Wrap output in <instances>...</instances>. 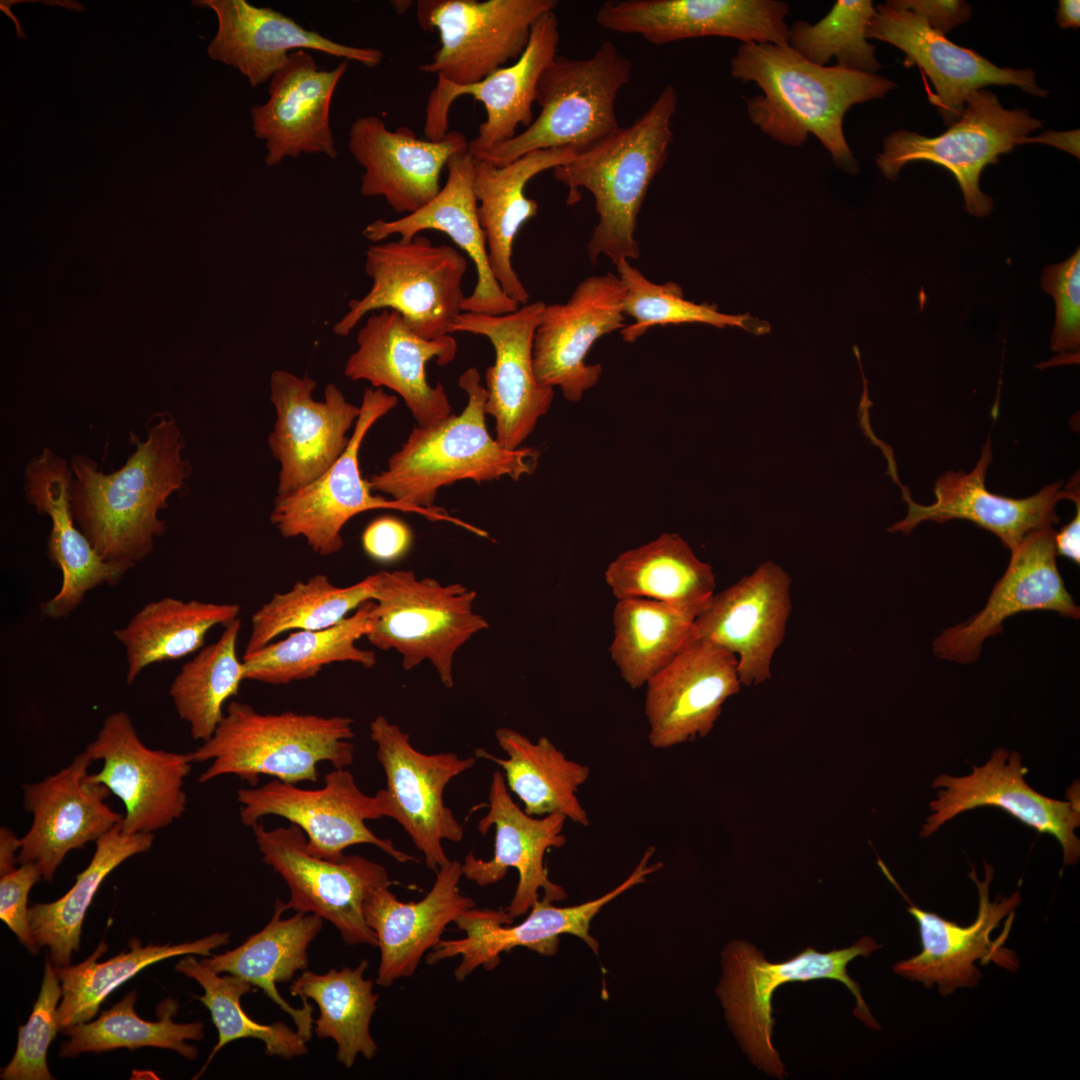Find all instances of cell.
<instances>
[{"label": "cell", "instance_id": "obj_47", "mask_svg": "<svg viewBox=\"0 0 1080 1080\" xmlns=\"http://www.w3.org/2000/svg\"><path fill=\"white\" fill-rule=\"evenodd\" d=\"M229 942L228 932H215L177 945L142 946L139 940L133 938L129 942V952L97 963V959L108 950L106 943L101 941L93 954L78 965L54 966L62 986V1000L58 1007L61 1029L90 1021L116 988L145 967L180 955L212 956L213 949Z\"/></svg>", "mask_w": 1080, "mask_h": 1080}, {"label": "cell", "instance_id": "obj_57", "mask_svg": "<svg viewBox=\"0 0 1080 1080\" xmlns=\"http://www.w3.org/2000/svg\"><path fill=\"white\" fill-rule=\"evenodd\" d=\"M40 878L39 864L28 862L0 879V918L32 954H37L39 947L31 931L27 903L31 888Z\"/></svg>", "mask_w": 1080, "mask_h": 1080}, {"label": "cell", "instance_id": "obj_14", "mask_svg": "<svg viewBox=\"0 0 1080 1080\" xmlns=\"http://www.w3.org/2000/svg\"><path fill=\"white\" fill-rule=\"evenodd\" d=\"M251 828L262 860L289 888L286 910L313 913L327 920L347 944L377 947L363 904L372 890L391 886L384 866L357 855L338 860L317 857L307 850L306 836L294 824L267 829L260 821Z\"/></svg>", "mask_w": 1080, "mask_h": 1080}, {"label": "cell", "instance_id": "obj_4", "mask_svg": "<svg viewBox=\"0 0 1080 1080\" xmlns=\"http://www.w3.org/2000/svg\"><path fill=\"white\" fill-rule=\"evenodd\" d=\"M458 385L468 396L463 411L427 427L416 425L387 467L368 480L373 492L431 508L438 490L457 481L480 484L503 476L518 481L536 470L537 449L508 450L490 435L485 420L487 390L477 369L462 373Z\"/></svg>", "mask_w": 1080, "mask_h": 1080}, {"label": "cell", "instance_id": "obj_40", "mask_svg": "<svg viewBox=\"0 0 1080 1080\" xmlns=\"http://www.w3.org/2000/svg\"><path fill=\"white\" fill-rule=\"evenodd\" d=\"M284 902L276 899L274 913L267 925L241 945L201 962L216 973L226 972L242 978L285 1011L294 1021L297 1032L308 1041L312 1036L313 1008L304 1003L292 1007L278 992L277 984L290 981L297 971L308 966V947L319 934L323 919L313 913L297 911L282 919Z\"/></svg>", "mask_w": 1080, "mask_h": 1080}, {"label": "cell", "instance_id": "obj_1", "mask_svg": "<svg viewBox=\"0 0 1080 1080\" xmlns=\"http://www.w3.org/2000/svg\"><path fill=\"white\" fill-rule=\"evenodd\" d=\"M131 442L134 452L109 474L87 455L75 454L69 501L77 527L101 558L134 567L164 534L158 513L183 488L190 466L182 457L181 429L170 414H155L147 422L146 439L131 433Z\"/></svg>", "mask_w": 1080, "mask_h": 1080}, {"label": "cell", "instance_id": "obj_2", "mask_svg": "<svg viewBox=\"0 0 1080 1080\" xmlns=\"http://www.w3.org/2000/svg\"><path fill=\"white\" fill-rule=\"evenodd\" d=\"M731 75L754 82L762 95L745 99L751 122L772 140L802 146L813 134L834 165L850 174L859 163L847 144L843 120L855 104L881 99L896 87L878 74L820 66L789 45L741 43L730 60Z\"/></svg>", "mask_w": 1080, "mask_h": 1080}, {"label": "cell", "instance_id": "obj_15", "mask_svg": "<svg viewBox=\"0 0 1080 1080\" xmlns=\"http://www.w3.org/2000/svg\"><path fill=\"white\" fill-rule=\"evenodd\" d=\"M878 864L909 902L907 911L918 924L921 940V952L896 963L894 973L920 982L928 989L936 985L939 993L946 997L958 988H974L979 984L982 975L975 966L976 961L982 965L993 962L1011 972L1019 969L1017 955L1004 944L1011 930L1015 909L1022 899L1019 891H1016L1009 897L999 896L996 901H990L989 886L994 875L992 865L984 862V881L977 878L975 867H971L968 876L978 889V913L973 923L961 926L912 904L885 864L881 860Z\"/></svg>", "mask_w": 1080, "mask_h": 1080}, {"label": "cell", "instance_id": "obj_53", "mask_svg": "<svg viewBox=\"0 0 1080 1080\" xmlns=\"http://www.w3.org/2000/svg\"><path fill=\"white\" fill-rule=\"evenodd\" d=\"M616 268L624 288L625 314L634 320L620 331L626 343L635 342L651 327L670 324L700 322L716 327L737 326L757 334L769 330L767 323L748 315L724 314L714 305L688 301L679 284L672 281L654 283L629 261H623Z\"/></svg>", "mask_w": 1080, "mask_h": 1080}, {"label": "cell", "instance_id": "obj_30", "mask_svg": "<svg viewBox=\"0 0 1080 1080\" xmlns=\"http://www.w3.org/2000/svg\"><path fill=\"white\" fill-rule=\"evenodd\" d=\"M559 39L558 20L551 11L536 21L523 54L511 65L469 85L437 81L426 107L427 139L440 140L448 133L450 107L463 95L480 101L486 111V120L480 124L477 136L468 141V151L473 156L513 138L520 125L530 126L538 80L557 56Z\"/></svg>", "mask_w": 1080, "mask_h": 1080}, {"label": "cell", "instance_id": "obj_36", "mask_svg": "<svg viewBox=\"0 0 1080 1080\" xmlns=\"http://www.w3.org/2000/svg\"><path fill=\"white\" fill-rule=\"evenodd\" d=\"M73 472L70 463L44 448L26 466L24 492L28 504L51 520L47 553L62 572L60 590L41 605L52 619L68 616L92 589L116 585L132 567L105 561L77 527L70 509Z\"/></svg>", "mask_w": 1080, "mask_h": 1080}, {"label": "cell", "instance_id": "obj_16", "mask_svg": "<svg viewBox=\"0 0 1080 1080\" xmlns=\"http://www.w3.org/2000/svg\"><path fill=\"white\" fill-rule=\"evenodd\" d=\"M655 849H646L633 872L617 887L601 897L579 905L557 907L544 898L537 900L523 921L513 924L514 919L506 909L470 908L454 922L464 931L461 939L441 940L426 955V962L434 965L444 959L460 956L454 971L457 981H464L478 967L491 971L500 963L502 953L516 947L530 949L542 956H553L559 948V937L571 934L583 940L595 953L598 942L590 935L592 919L615 898L644 883L646 877L661 869V862L649 865Z\"/></svg>", "mask_w": 1080, "mask_h": 1080}, {"label": "cell", "instance_id": "obj_28", "mask_svg": "<svg viewBox=\"0 0 1080 1080\" xmlns=\"http://www.w3.org/2000/svg\"><path fill=\"white\" fill-rule=\"evenodd\" d=\"M645 685L648 740L656 749H667L709 734L723 704L742 684L732 652L690 640Z\"/></svg>", "mask_w": 1080, "mask_h": 1080}, {"label": "cell", "instance_id": "obj_60", "mask_svg": "<svg viewBox=\"0 0 1080 1080\" xmlns=\"http://www.w3.org/2000/svg\"><path fill=\"white\" fill-rule=\"evenodd\" d=\"M1080 532V503H1077V513L1072 521L1064 526L1054 537L1056 554H1060L1075 563L1080 561L1079 550Z\"/></svg>", "mask_w": 1080, "mask_h": 1080}, {"label": "cell", "instance_id": "obj_29", "mask_svg": "<svg viewBox=\"0 0 1080 1080\" xmlns=\"http://www.w3.org/2000/svg\"><path fill=\"white\" fill-rule=\"evenodd\" d=\"M991 461V440L988 439L979 461L970 472L946 471L936 480L933 489L936 501L931 505L914 502L907 490L894 479L901 486L908 509L906 517L888 531H901L907 535L923 521L943 523L964 519L994 533L1006 548L1013 551L1028 534L1059 522L1055 512L1058 501L1069 499L1080 502L1078 473L1063 490L1060 488L1062 482H1057L1023 499L991 493L985 486Z\"/></svg>", "mask_w": 1080, "mask_h": 1080}, {"label": "cell", "instance_id": "obj_46", "mask_svg": "<svg viewBox=\"0 0 1080 1080\" xmlns=\"http://www.w3.org/2000/svg\"><path fill=\"white\" fill-rule=\"evenodd\" d=\"M368 965L362 960L355 968L330 969L324 974L305 970L290 986V993L303 1004L310 998L318 1005L314 1032L318 1038L335 1041L336 1059L346 1068L354 1065L359 1054L372 1059L378 1049L370 1022L379 995L373 992V982L364 978Z\"/></svg>", "mask_w": 1080, "mask_h": 1080}, {"label": "cell", "instance_id": "obj_62", "mask_svg": "<svg viewBox=\"0 0 1080 1080\" xmlns=\"http://www.w3.org/2000/svg\"><path fill=\"white\" fill-rule=\"evenodd\" d=\"M21 842L15 833L5 827L0 828V874L1 876L16 869V852L20 851Z\"/></svg>", "mask_w": 1080, "mask_h": 1080}, {"label": "cell", "instance_id": "obj_22", "mask_svg": "<svg viewBox=\"0 0 1080 1080\" xmlns=\"http://www.w3.org/2000/svg\"><path fill=\"white\" fill-rule=\"evenodd\" d=\"M623 299L618 275L607 272L581 281L565 303L546 304L533 338L537 381L559 387L570 402L595 386L602 366L586 356L598 339L626 326Z\"/></svg>", "mask_w": 1080, "mask_h": 1080}, {"label": "cell", "instance_id": "obj_54", "mask_svg": "<svg viewBox=\"0 0 1080 1080\" xmlns=\"http://www.w3.org/2000/svg\"><path fill=\"white\" fill-rule=\"evenodd\" d=\"M875 12L871 0H838L826 16L811 24L794 21L789 27L788 45L808 61L826 66L832 58L835 66L876 74L881 64L876 47L868 43L866 29Z\"/></svg>", "mask_w": 1080, "mask_h": 1080}, {"label": "cell", "instance_id": "obj_27", "mask_svg": "<svg viewBox=\"0 0 1080 1080\" xmlns=\"http://www.w3.org/2000/svg\"><path fill=\"white\" fill-rule=\"evenodd\" d=\"M488 811L478 821L477 828L485 835L495 829L493 856L484 860L470 851L461 863L462 875L485 887L503 879L509 868L518 872V883L507 913L513 919L525 915L534 903L543 898L561 901L567 893L552 882L544 864L546 852L566 844L563 834L566 817L560 814L532 816L512 799L504 775L495 771L488 794Z\"/></svg>", "mask_w": 1080, "mask_h": 1080}, {"label": "cell", "instance_id": "obj_63", "mask_svg": "<svg viewBox=\"0 0 1080 1080\" xmlns=\"http://www.w3.org/2000/svg\"><path fill=\"white\" fill-rule=\"evenodd\" d=\"M1056 22L1061 28H1078L1080 26V1L1060 0Z\"/></svg>", "mask_w": 1080, "mask_h": 1080}, {"label": "cell", "instance_id": "obj_26", "mask_svg": "<svg viewBox=\"0 0 1080 1080\" xmlns=\"http://www.w3.org/2000/svg\"><path fill=\"white\" fill-rule=\"evenodd\" d=\"M356 341L344 367L348 379L397 393L417 426L436 424L452 414L443 384L431 386L426 377L427 362L435 359L445 366L455 359L458 347L450 334L425 339L406 325L400 313L383 309L366 319Z\"/></svg>", "mask_w": 1080, "mask_h": 1080}, {"label": "cell", "instance_id": "obj_49", "mask_svg": "<svg viewBox=\"0 0 1080 1080\" xmlns=\"http://www.w3.org/2000/svg\"><path fill=\"white\" fill-rule=\"evenodd\" d=\"M376 573L346 587L334 585L327 575L297 581L276 593L251 617V630L243 656L250 655L292 630L329 628L348 617L375 595Z\"/></svg>", "mask_w": 1080, "mask_h": 1080}, {"label": "cell", "instance_id": "obj_17", "mask_svg": "<svg viewBox=\"0 0 1080 1080\" xmlns=\"http://www.w3.org/2000/svg\"><path fill=\"white\" fill-rule=\"evenodd\" d=\"M237 800L245 826L252 827L267 815L282 817L304 832L307 850L317 857L338 860L346 848L370 844L400 863L417 861L368 828L366 821L382 818L377 800L362 792L345 768L327 773L318 789L273 779L260 787L239 789Z\"/></svg>", "mask_w": 1080, "mask_h": 1080}, {"label": "cell", "instance_id": "obj_3", "mask_svg": "<svg viewBox=\"0 0 1080 1080\" xmlns=\"http://www.w3.org/2000/svg\"><path fill=\"white\" fill-rule=\"evenodd\" d=\"M677 102L675 88L667 84L631 125L553 169V176L568 187V205L579 201L580 188L594 196L598 223L588 242L591 262L604 255L617 266L639 257L637 216L666 161Z\"/></svg>", "mask_w": 1080, "mask_h": 1080}, {"label": "cell", "instance_id": "obj_20", "mask_svg": "<svg viewBox=\"0 0 1080 1080\" xmlns=\"http://www.w3.org/2000/svg\"><path fill=\"white\" fill-rule=\"evenodd\" d=\"M1018 752L997 748L982 766H973L969 775H939L932 783L937 798L929 803L933 812L922 826V838L932 835L956 815L983 806L1000 808L1039 833L1057 839L1063 850V865H1074L1080 857L1079 785L1068 790L1069 800L1048 798L1025 781L1028 768Z\"/></svg>", "mask_w": 1080, "mask_h": 1080}, {"label": "cell", "instance_id": "obj_6", "mask_svg": "<svg viewBox=\"0 0 1080 1080\" xmlns=\"http://www.w3.org/2000/svg\"><path fill=\"white\" fill-rule=\"evenodd\" d=\"M632 69L610 40L588 58L556 56L538 80L537 118L513 138L474 157L503 166L535 150L570 148L579 153L592 147L620 128L616 98L630 82Z\"/></svg>", "mask_w": 1080, "mask_h": 1080}, {"label": "cell", "instance_id": "obj_48", "mask_svg": "<svg viewBox=\"0 0 1080 1080\" xmlns=\"http://www.w3.org/2000/svg\"><path fill=\"white\" fill-rule=\"evenodd\" d=\"M694 619L660 601L617 599L610 656L622 679L642 687L690 641Z\"/></svg>", "mask_w": 1080, "mask_h": 1080}, {"label": "cell", "instance_id": "obj_55", "mask_svg": "<svg viewBox=\"0 0 1080 1080\" xmlns=\"http://www.w3.org/2000/svg\"><path fill=\"white\" fill-rule=\"evenodd\" d=\"M54 965L46 960L40 993L29 1020L18 1030V1042L12 1060L2 1069L4 1080H51L47 1050L61 1029L57 1004L62 986Z\"/></svg>", "mask_w": 1080, "mask_h": 1080}, {"label": "cell", "instance_id": "obj_34", "mask_svg": "<svg viewBox=\"0 0 1080 1080\" xmlns=\"http://www.w3.org/2000/svg\"><path fill=\"white\" fill-rule=\"evenodd\" d=\"M347 67L348 61L343 60L332 70L319 69L307 51L289 54L270 79L267 101L250 110L254 135L265 141L267 166L302 153L337 157L330 106Z\"/></svg>", "mask_w": 1080, "mask_h": 1080}, {"label": "cell", "instance_id": "obj_56", "mask_svg": "<svg viewBox=\"0 0 1080 1080\" xmlns=\"http://www.w3.org/2000/svg\"><path fill=\"white\" fill-rule=\"evenodd\" d=\"M1042 288L1053 296L1056 321L1051 349L1059 353L1078 352L1080 345V250L1067 260L1044 268Z\"/></svg>", "mask_w": 1080, "mask_h": 1080}, {"label": "cell", "instance_id": "obj_5", "mask_svg": "<svg viewBox=\"0 0 1080 1080\" xmlns=\"http://www.w3.org/2000/svg\"><path fill=\"white\" fill-rule=\"evenodd\" d=\"M353 719L294 711L261 713L230 701L212 736L191 752L194 762L211 761L198 778L206 783L235 775L250 787L261 775L297 784L317 782L318 765L346 768L354 760Z\"/></svg>", "mask_w": 1080, "mask_h": 1080}, {"label": "cell", "instance_id": "obj_23", "mask_svg": "<svg viewBox=\"0 0 1080 1080\" xmlns=\"http://www.w3.org/2000/svg\"><path fill=\"white\" fill-rule=\"evenodd\" d=\"M791 579L773 561L761 564L715 593L693 622L690 640H704L732 652L742 685L771 678V663L784 640L791 612Z\"/></svg>", "mask_w": 1080, "mask_h": 1080}, {"label": "cell", "instance_id": "obj_9", "mask_svg": "<svg viewBox=\"0 0 1080 1080\" xmlns=\"http://www.w3.org/2000/svg\"><path fill=\"white\" fill-rule=\"evenodd\" d=\"M467 268V259L455 248L435 245L420 234L408 241L374 243L365 253L371 288L363 297L348 302V310L334 324L333 332L347 336L367 314L391 309L425 339L449 335L462 313V281Z\"/></svg>", "mask_w": 1080, "mask_h": 1080}, {"label": "cell", "instance_id": "obj_8", "mask_svg": "<svg viewBox=\"0 0 1080 1080\" xmlns=\"http://www.w3.org/2000/svg\"><path fill=\"white\" fill-rule=\"evenodd\" d=\"M376 576L369 643L398 652L405 670L429 661L442 684L451 688L455 654L488 628L473 610L476 592L460 583L420 579L411 570L380 571Z\"/></svg>", "mask_w": 1080, "mask_h": 1080}, {"label": "cell", "instance_id": "obj_18", "mask_svg": "<svg viewBox=\"0 0 1080 1080\" xmlns=\"http://www.w3.org/2000/svg\"><path fill=\"white\" fill-rule=\"evenodd\" d=\"M85 752L93 761H103L101 770L87 774L86 780L105 786L124 805L123 833H153L183 816L184 780L194 763L191 752L147 747L124 711L104 720Z\"/></svg>", "mask_w": 1080, "mask_h": 1080}, {"label": "cell", "instance_id": "obj_10", "mask_svg": "<svg viewBox=\"0 0 1080 1080\" xmlns=\"http://www.w3.org/2000/svg\"><path fill=\"white\" fill-rule=\"evenodd\" d=\"M397 403V397L382 388L365 389L350 442L340 457L312 483L276 495L269 519L282 537H302L313 552L330 556L343 547L342 530L346 523L373 509L416 513L428 520L449 522L477 536L488 537L485 530L451 516L441 507H417L373 494L369 481L361 475V445L370 428Z\"/></svg>", "mask_w": 1080, "mask_h": 1080}, {"label": "cell", "instance_id": "obj_33", "mask_svg": "<svg viewBox=\"0 0 1080 1080\" xmlns=\"http://www.w3.org/2000/svg\"><path fill=\"white\" fill-rule=\"evenodd\" d=\"M348 149L364 169L360 192L383 197L398 213L411 214L440 191V176L448 160L468 150L459 131L440 140H423L408 127L391 131L375 115L361 116L351 125Z\"/></svg>", "mask_w": 1080, "mask_h": 1080}, {"label": "cell", "instance_id": "obj_50", "mask_svg": "<svg viewBox=\"0 0 1080 1080\" xmlns=\"http://www.w3.org/2000/svg\"><path fill=\"white\" fill-rule=\"evenodd\" d=\"M136 999V991H132L112 1008L105 1010L97 1020L63 1028V1033L70 1039L62 1043L59 1055L68 1058L84 1052L101 1053L117 1048L133 1050L148 1046L174 1050L188 1060H194L198 1050L186 1041H198L204 1037L203 1023H176L173 1017L178 1004L172 998L159 1005L158 1021L144 1020L134 1010Z\"/></svg>", "mask_w": 1080, "mask_h": 1080}, {"label": "cell", "instance_id": "obj_37", "mask_svg": "<svg viewBox=\"0 0 1080 1080\" xmlns=\"http://www.w3.org/2000/svg\"><path fill=\"white\" fill-rule=\"evenodd\" d=\"M475 164L476 158L468 150L454 154L446 164L447 180L431 201L396 220L376 219L364 228L363 235L378 243L395 235L408 241L424 230L447 234L474 262L477 273L475 288L465 296L462 312L503 315L521 305L505 294L491 271L473 188Z\"/></svg>", "mask_w": 1080, "mask_h": 1080}, {"label": "cell", "instance_id": "obj_58", "mask_svg": "<svg viewBox=\"0 0 1080 1080\" xmlns=\"http://www.w3.org/2000/svg\"><path fill=\"white\" fill-rule=\"evenodd\" d=\"M412 532L401 520L383 516L372 521L362 535L364 551L379 562H391L407 552Z\"/></svg>", "mask_w": 1080, "mask_h": 1080}, {"label": "cell", "instance_id": "obj_24", "mask_svg": "<svg viewBox=\"0 0 1080 1080\" xmlns=\"http://www.w3.org/2000/svg\"><path fill=\"white\" fill-rule=\"evenodd\" d=\"M867 39L892 44L905 53L906 68L917 65L932 81L935 93L930 102L945 125L951 126L963 114L967 97L988 85H1012L1037 97H1046L1032 69L998 67L971 49L948 40L911 11L884 4L875 6L867 29Z\"/></svg>", "mask_w": 1080, "mask_h": 1080}, {"label": "cell", "instance_id": "obj_45", "mask_svg": "<svg viewBox=\"0 0 1080 1080\" xmlns=\"http://www.w3.org/2000/svg\"><path fill=\"white\" fill-rule=\"evenodd\" d=\"M153 840L152 833L125 834L121 823L117 824L95 842L89 865L76 876L75 884L64 896L29 907L33 937L39 948H49V960L54 966L70 965L72 952L79 949L86 911L104 879L126 859L148 851Z\"/></svg>", "mask_w": 1080, "mask_h": 1080}, {"label": "cell", "instance_id": "obj_64", "mask_svg": "<svg viewBox=\"0 0 1080 1080\" xmlns=\"http://www.w3.org/2000/svg\"><path fill=\"white\" fill-rule=\"evenodd\" d=\"M391 4L395 8L397 13H403L412 5V2L411 1H392Z\"/></svg>", "mask_w": 1080, "mask_h": 1080}, {"label": "cell", "instance_id": "obj_61", "mask_svg": "<svg viewBox=\"0 0 1080 1080\" xmlns=\"http://www.w3.org/2000/svg\"><path fill=\"white\" fill-rule=\"evenodd\" d=\"M1025 143H1045L1058 149L1071 153L1079 158V130L1073 131H1047L1036 137H1026Z\"/></svg>", "mask_w": 1080, "mask_h": 1080}, {"label": "cell", "instance_id": "obj_12", "mask_svg": "<svg viewBox=\"0 0 1080 1080\" xmlns=\"http://www.w3.org/2000/svg\"><path fill=\"white\" fill-rule=\"evenodd\" d=\"M370 737L386 777V787L374 795L382 817L401 825L427 868L436 872L450 861L442 842L464 837L462 824L444 803V790L474 766L476 757L422 753L412 746L409 734L382 715L371 722Z\"/></svg>", "mask_w": 1080, "mask_h": 1080}, {"label": "cell", "instance_id": "obj_7", "mask_svg": "<svg viewBox=\"0 0 1080 1080\" xmlns=\"http://www.w3.org/2000/svg\"><path fill=\"white\" fill-rule=\"evenodd\" d=\"M879 947L872 938L864 936L848 948L820 953L807 947L788 961L771 963L750 943L730 942L722 953L723 976L717 994L729 1025L752 1062L769 1076L783 1079L786 1074L771 1041L772 995L783 983L820 978L842 982L856 998L855 1016L870 1028L879 1029L859 984L846 969L852 959L869 957Z\"/></svg>", "mask_w": 1080, "mask_h": 1080}, {"label": "cell", "instance_id": "obj_39", "mask_svg": "<svg viewBox=\"0 0 1080 1080\" xmlns=\"http://www.w3.org/2000/svg\"><path fill=\"white\" fill-rule=\"evenodd\" d=\"M576 154L570 148L535 150L503 166L476 159L473 188L491 271L505 294L520 305L530 296L512 265L513 244L523 224L538 212V203L524 189L533 177L570 162Z\"/></svg>", "mask_w": 1080, "mask_h": 1080}, {"label": "cell", "instance_id": "obj_42", "mask_svg": "<svg viewBox=\"0 0 1080 1080\" xmlns=\"http://www.w3.org/2000/svg\"><path fill=\"white\" fill-rule=\"evenodd\" d=\"M495 738L506 758L496 757L483 748H476L474 756L489 760L504 771L508 790L521 800L527 814H560L574 823L589 825L587 812L577 796L590 774L587 765L568 759L546 736L532 742L514 729L500 727Z\"/></svg>", "mask_w": 1080, "mask_h": 1080}, {"label": "cell", "instance_id": "obj_52", "mask_svg": "<svg viewBox=\"0 0 1080 1080\" xmlns=\"http://www.w3.org/2000/svg\"><path fill=\"white\" fill-rule=\"evenodd\" d=\"M180 972L198 982L204 990L196 999L205 1005L218 1032V1041L207 1062L195 1078L206 1069L216 1053L226 1044L239 1039H258L265 1045V1053L290 1059L307 1053L306 1040L283 1022L262 1024L242 1009V996L254 991V986L235 975L219 976L192 955H186L175 966Z\"/></svg>", "mask_w": 1080, "mask_h": 1080}, {"label": "cell", "instance_id": "obj_38", "mask_svg": "<svg viewBox=\"0 0 1080 1080\" xmlns=\"http://www.w3.org/2000/svg\"><path fill=\"white\" fill-rule=\"evenodd\" d=\"M462 876L461 862L450 860L436 871L432 888L419 901H400L390 886L369 893L363 915L380 950L377 985L389 987L412 976L422 957L442 940L447 925L475 907L473 899L460 892Z\"/></svg>", "mask_w": 1080, "mask_h": 1080}, {"label": "cell", "instance_id": "obj_21", "mask_svg": "<svg viewBox=\"0 0 1080 1080\" xmlns=\"http://www.w3.org/2000/svg\"><path fill=\"white\" fill-rule=\"evenodd\" d=\"M546 303L536 301L503 315L462 312L450 334L489 339L494 364L485 372L486 415L495 420V440L508 450L521 447L552 405L554 389L540 384L533 367V338Z\"/></svg>", "mask_w": 1080, "mask_h": 1080}, {"label": "cell", "instance_id": "obj_35", "mask_svg": "<svg viewBox=\"0 0 1080 1080\" xmlns=\"http://www.w3.org/2000/svg\"><path fill=\"white\" fill-rule=\"evenodd\" d=\"M194 3L210 8L218 19L217 33L207 48L210 58L237 69L252 87L270 80L295 50H317L367 67L383 60L379 49L335 42L270 7H257L246 0Z\"/></svg>", "mask_w": 1080, "mask_h": 1080}, {"label": "cell", "instance_id": "obj_25", "mask_svg": "<svg viewBox=\"0 0 1080 1080\" xmlns=\"http://www.w3.org/2000/svg\"><path fill=\"white\" fill-rule=\"evenodd\" d=\"M788 13L780 0H623L602 4L596 22L655 45L709 36L788 45Z\"/></svg>", "mask_w": 1080, "mask_h": 1080}, {"label": "cell", "instance_id": "obj_59", "mask_svg": "<svg viewBox=\"0 0 1080 1080\" xmlns=\"http://www.w3.org/2000/svg\"><path fill=\"white\" fill-rule=\"evenodd\" d=\"M886 4L911 11L943 35L972 15V7L962 0H889Z\"/></svg>", "mask_w": 1080, "mask_h": 1080}, {"label": "cell", "instance_id": "obj_32", "mask_svg": "<svg viewBox=\"0 0 1080 1080\" xmlns=\"http://www.w3.org/2000/svg\"><path fill=\"white\" fill-rule=\"evenodd\" d=\"M93 762L87 752L44 780L23 785L24 806L32 813L28 832L20 838L18 862H36L42 878L51 882L68 852L96 842L122 822L105 800V786L86 780Z\"/></svg>", "mask_w": 1080, "mask_h": 1080}, {"label": "cell", "instance_id": "obj_41", "mask_svg": "<svg viewBox=\"0 0 1080 1080\" xmlns=\"http://www.w3.org/2000/svg\"><path fill=\"white\" fill-rule=\"evenodd\" d=\"M604 577L617 599L660 601L694 620L708 606L716 588L712 567L698 559L676 533H662L622 552L609 563Z\"/></svg>", "mask_w": 1080, "mask_h": 1080}, {"label": "cell", "instance_id": "obj_51", "mask_svg": "<svg viewBox=\"0 0 1080 1080\" xmlns=\"http://www.w3.org/2000/svg\"><path fill=\"white\" fill-rule=\"evenodd\" d=\"M240 619L224 626L214 643L202 647L173 679L169 695L178 716L188 723L194 740L206 741L224 716L223 707L239 692L244 678L243 661L236 646Z\"/></svg>", "mask_w": 1080, "mask_h": 1080}, {"label": "cell", "instance_id": "obj_44", "mask_svg": "<svg viewBox=\"0 0 1080 1080\" xmlns=\"http://www.w3.org/2000/svg\"><path fill=\"white\" fill-rule=\"evenodd\" d=\"M373 604L372 600L365 602L334 626L320 630H297L285 639L273 641L243 656L245 680L272 685L288 684L313 678L324 666L335 662L373 667L376 664L375 652L356 645L370 630Z\"/></svg>", "mask_w": 1080, "mask_h": 1080}, {"label": "cell", "instance_id": "obj_13", "mask_svg": "<svg viewBox=\"0 0 1080 1080\" xmlns=\"http://www.w3.org/2000/svg\"><path fill=\"white\" fill-rule=\"evenodd\" d=\"M556 6L555 0H419L418 23L438 31L440 47L418 69L453 85L479 82L515 62L536 21Z\"/></svg>", "mask_w": 1080, "mask_h": 1080}, {"label": "cell", "instance_id": "obj_11", "mask_svg": "<svg viewBox=\"0 0 1080 1080\" xmlns=\"http://www.w3.org/2000/svg\"><path fill=\"white\" fill-rule=\"evenodd\" d=\"M1043 123L1024 108L1005 109L991 91L979 89L966 99L960 119L936 137L899 130L883 139L876 164L889 180L913 161H929L945 167L958 182L965 208L971 215L990 214L993 200L979 186L983 169L998 164L999 155L1023 144L1027 135Z\"/></svg>", "mask_w": 1080, "mask_h": 1080}, {"label": "cell", "instance_id": "obj_19", "mask_svg": "<svg viewBox=\"0 0 1080 1080\" xmlns=\"http://www.w3.org/2000/svg\"><path fill=\"white\" fill-rule=\"evenodd\" d=\"M316 381L286 370H275L269 381L275 422L267 442L279 462L277 494L302 488L327 471L347 448L360 414L333 383L323 400L313 392Z\"/></svg>", "mask_w": 1080, "mask_h": 1080}, {"label": "cell", "instance_id": "obj_43", "mask_svg": "<svg viewBox=\"0 0 1080 1080\" xmlns=\"http://www.w3.org/2000/svg\"><path fill=\"white\" fill-rule=\"evenodd\" d=\"M232 603L183 601L163 597L144 605L130 621L113 631L127 660L126 683L131 684L147 666L177 660L199 651L210 629L239 618Z\"/></svg>", "mask_w": 1080, "mask_h": 1080}, {"label": "cell", "instance_id": "obj_31", "mask_svg": "<svg viewBox=\"0 0 1080 1080\" xmlns=\"http://www.w3.org/2000/svg\"><path fill=\"white\" fill-rule=\"evenodd\" d=\"M1055 531L1028 534L1011 551L1009 565L986 605L964 623L944 630L932 644L934 654L961 664L980 655L983 642L1003 631V622L1020 612L1051 610L1078 619L1080 609L1067 591L1056 564Z\"/></svg>", "mask_w": 1080, "mask_h": 1080}]
</instances>
